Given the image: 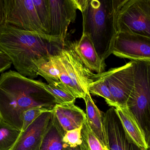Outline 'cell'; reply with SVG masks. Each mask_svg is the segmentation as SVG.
I'll list each match as a JSON object with an SVG mask.
<instances>
[{
  "mask_svg": "<svg viewBox=\"0 0 150 150\" xmlns=\"http://www.w3.org/2000/svg\"><path fill=\"white\" fill-rule=\"evenodd\" d=\"M52 111L43 113L21 132L11 150H40L43 138L52 120Z\"/></svg>",
  "mask_w": 150,
  "mask_h": 150,
  "instance_id": "7c38bea8",
  "label": "cell"
},
{
  "mask_svg": "<svg viewBox=\"0 0 150 150\" xmlns=\"http://www.w3.org/2000/svg\"><path fill=\"white\" fill-rule=\"evenodd\" d=\"M83 100L86 106V120L91 130L103 147L109 150L103 114L93 102L90 93L86 94Z\"/></svg>",
  "mask_w": 150,
  "mask_h": 150,
  "instance_id": "9a60e30c",
  "label": "cell"
},
{
  "mask_svg": "<svg viewBox=\"0 0 150 150\" xmlns=\"http://www.w3.org/2000/svg\"><path fill=\"white\" fill-rule=\"evenodd\" d=\"M115 108L123 127L131 138L140 147L148 149L144 135L127 106L116 107Z\"/></svg>",
  "mask_w": 150,
  "mask_h": 150,
  "instance_id": "2e32d148",
  "label": "cell"
},
{
  "mask_svg": "<svg viewBox=\"0 0 150 150\" xmlns=\"http://www.w3.org/2000/svg\"><path fill=\"white\" fill-rule=\"evenodd\" d=\"M90 94L100 96L105 99L107 104L111 107L115 108L117 105L112 96L110 89L104 78L98 74H94L89 86Z\"/></svg>",
  "mask_w": 150,
  "mask_h": 150,
  "instance_id": "d6986e66",
  "label": "cell"
},
{
  "mask_svg": "<svg viewBox=\"0 0 150 150\" xmlns=\"http://www.w3.org/2000/svg\"><path fill=\"white\" fill-rule=\"evenodd\" d=\"M21 132V130L0 121V150H11Z\"/></svg>",
  "mask_w": 150,
  "mask_h": 150,
  "instance_id": "ffe728a7",
  "label": "cell"
},
{
  "mask_svg": "<svg viewBox=\"0 0 150 150\" xmlns=\"http://www.w3.org/2000/svg\"></svg>",
  "mask_w": 150,
  "mask_h": 150,
  "instance_id": "f546056e",
  "label": "cell"
},
{
  "mask_svg": "<svg viewBox=\"0 0 150 150\" xmlns=\"http://www.w3.org/2000/svg\"><path fill=\"white\" fill-rule=\"evenodd\" d=\"M134 64V84L127 103L150 146V61L131 60Z\"/></svg>",
  "mask_w": 150,
  "mask_h": 150,
  "instance_id": "277c9868",
  "label": "cell"
},
{
  "mask_svg": "<svg viewBox=\"0 0 150 150\" xmlns=\"http://www.w3.org/2000/svg\"><path fill=\"white\" fill-rule=\"evenodd\" d=\"M43 87L54 98L56 105L75 103L76 99L67 90L60 81L52 84L44 82Z\"/></svg>",
  "mask_w": 150,
  "mask_h": 150,
  "instance_id": "44dd1931",
  "label": "cell"
},
{
  "mask_svg": "<svg viewBox=\"0 0 150 150\" xmlns=\"http://www.w3.org/2000/svg\"><path fill=\"white\" fill-rule=\"evenodd\" d=\"M64 148H65V150H88L87 148L86 147L85 145L83 142L82 143L81 145L77 146L76 148H72L68 146H65L64 145Z\"/></svg>",
  "mask_w": 150,
  "mask_h": 150,
  "instance_id": "83f0119b",
  "label": "cell"
},
{
  "mask_svg": "<svg viewBox=\"0 0 150 150\" xmlns=\"http://www.w3.org/2000/svg\"><path fill=\"white\" fill-rule=\"evenodd\" d=\"M148 150H150V146L149 147V149H148Z\"/></svg>",
  "mask_w": 150,
  "mask_h": 150,
  "instance_id": "f1b7e54d",
  "label": "cell"
},
{
  "mask_svg": "<svg viewBox=\"0 0 150 150\" xmlns=\"http://www.w3.org/2000/svg\"><path fill=\"white\" fill-rule=\"evenodd\" d=\"M112 54L132 60L150 61V38L138 34L118 32Z\"/></svg>",
  "mask_w": 150,
  "mask_h": 150,
  "instance_id": "30bf717a",
  "label": "cell"
},
{
  "mask_svg": "<svg viewBox=\"0 0 150 150\" xmlns=\"http://www.w3.org/2000/svg\"><path fill=\"white\" fill-rule=\"evenodd\" d=\"M81 136L82 141L88 150H108L103 147L93 133L87 123V120L82 126Z\"/></svg>",
  "mask_w": 150,
  "mask_h": 150,
  "instance_id": "7402d4cb",
  "label": "cell"
},
{
  "mask_svg": "<svg viewBox=\"0 0 150 150\" xmlns=\"http://www.w3.org/2000/svg\"><path fill=\"white\" fill-rule=\"evenodd\" d=\"M44 82L10 70L0 75V121L22 130V115L25 110L42 107L52 110L56 105Z\"/></svg>",
  "mask_w": 150,
  "mask_h": 150,
  "instance_id": "7a4b0ae2",
  "label": "cell"
},
{
  "mask_svg": "<svg viewBox=\"0 0 150 150\" xmlns=\"http://www.w3.org/2000/svg\"><path fill=\"white\" fill-rule=\"evenodd\" d=\"M52 110L42 107H33L25 111L22 114L23 126L21 131L23 132L25 130L43 113Z\"/></svg>",
  "mask_w": 150,
  "mask_h": 150,
  "instance_id": "cb8c5ba5",
  "label": "cell"
},
{
  "mask_svg": "<svg viewBox=\"0 0 150 150\" xmlns=\"http://www.w3.org/2000/svg\"><path fill=\"white\" fill-rule=\"evenodd\" d=\"M52 111L66 133L81 127L87 119L86 114L75 103L56 105Z\"/></svg>",
  "mask_w": 150,
  "mask_h": 150,
  "instance_id": "5bb4252c",
  "label": "cell"
},
{
  "mask_svg": "<svg viewBox=\"0 0 150 150\" xmlns=\"http://www.w3.org/2000/svg\"><path fill=\"white\" fill-rule=\"evenodd\" d=\"M109 150H148L137 145L124 128L114 107L103 114Z\"/></svg>",
  "mask_w": 150,
  "mask_h": 150,
  "instance_id": "8fae6325",
  "label": "cell"
},
{
  "mask_svg": "<svg viewBox=\"0 0 150 150\" xmlns=\"http://www.w3.org/2000/svg\"><path fill=\"white\" fill-rule=\"evenodd\" d=\"M11 64L12 63L9 58L0 50V73L9 69Z\"/></svg>",
  "mask_w": 150,
  "mask_h": 150,
  "instance_id": "484cf974",
  "label": "cell"
},
{
  "mask_svg": "<svg viewBox=\"0 0 150 150\" xmlns=\"http://www.w3.org/2000/svg\"><path fill=\"white\" fill-rule=\"evenodd\" d=\"M98 74L104 78L108 85L116 107L126 106L134 84L133 62L131 61L124 66Z\"/></svg>",
  "mask_w": 150,
  "mask_h": 150,
  "instance_id": "ba28073f",
  "label": "cell"
},
{
  "mask_svg": "<svg viewBox=\"0 0 150 150\" xmlns=\"http://www.w3.org/2000/svg\"><path fill=\"white\" fill-rule=\"evenodd\" d=\"M59 55L62 63L60 81L75 98L84 99L90 93L89 84L94 74L85 66L69 44L65 46Z\"/></svg>",
  "mask_w": 150,
  "mask_h": 150,
  "instance_id": "5b68a950",
  "label": "cell"
},
{
  "mask_svg": "<svg viewBox=\"0 0 150 150\" xmlns=\"http://www.w3.org/2000/svg\"><path fill=\"white\" fill-rule=\"evenodd\" d=\"M67 44L49 34L20 30L6 23L0 26V50L18 73L31 79L38 76L35 63L59 54Z\"/></svg>",
  "mask_w": 150,
  "mask_h": 150,
  "instance_id": "6da1fadb",
  "label": "cell"
},
{
  "mask_svg": "<svg viewBox=\"0 0 150 150\" xmlns=\"http://www.w3.org/2000/svg\"><path fill=\"white\" fill-rule=\"evenodd\" d=\"M59 54L40 60L34 64L38 75L44 77L48 84L55 83L60 81L62 63Z\"/></svg>",
  "mask_w": 150,
  "mask_h": 150,
  "instance_id": "e0dca14e",
  "label": "cell"
},
{
  "mask_svg": "<svg viewBox=\"0 0 150 150\" xmlns=\"http://www.w3.org/2000/svg\"><path fill=\"white\" fill-rule=\"evenodd\" d=\"M69 45L88 69L97 74L105 72V63L98 55L88 35L83 33L79 41L71 42Z\"/></svg>",
  "mask_w": 150,
  "mask_h": 150,
  "instance_id": "4fadbf2b",
  "label": "cell"
},
{
  "mask_svg": "<svg viewBox=\"0 0 150 150\" xmlns=\"http://www.w3.org/2000/svg\"><path fill=\"white\" fill-rule=\"evenodd\" d=\"M118 32L150 38V0H125L117 19Z\"/></svg>",
  "mask_w": 150,
  "mask_h": 150,
  "instance_id": "8992f818",
  "label": "cell"
},
{
  "mask_svg": "<svg viewBox=\"0 0 150 150\" xmlns=\"http://www.w3.org/2000/svg\"><path fill=\"white\" fill-rule=\"evenodd\" d=\"M66 133L53 113L51 122L42 141L40 150H65L63 138Z\"/></svg>",
  "mask_w": 150,
  "mask_h": 150,
  "instance_id": "ac0fdd59",
  "label": "cell"
},
{
  "mask_svg": "<svg viewBox=\"0 0 150 150\" xmlns=\"http://www.w3.org/2000/svg\"><path fill=\"white\" fill-rule=\"evenodd\" d=\"M82 127L66 132L63 138V142L65 146L74 148L81 145L83 141L81 136Z\"/></svg>",
  "mask_w": 150,
  "mask_h": 150,
  "instance_id": "d4e9b609",
  "label": "cell"
},
{
  "mask_svg": "<svg viewBox=\"0 0 150 150\" xmlns=\"http://www.w3.org/2000/svg\"><path fill=\"white\" fill-rule=\"evenodd\" d=\"M40 20L47 34L50 31V11L48 0H33Z\"/></svg>",
  "mask_w": 150,
  "mask_h": 150,
  "instance_id": "603a6c76",
  "label": "cell"
},
{
  "mask_svg": "<svg viewBox=\"0 0 150 150\" xmlns=\"http://www.w3.org/2000/svg\"><path fill=\"white\" fill-rule=\"evenodd\" d=\"M5 10L4 0H0V26L5 23Z\"/></svg>",
  "mask_w": 150,
  "mask_h": 150,
  "instance_id": "4316f807",
  "label": "cell"
},
{
  "mask_svg": "<svg viewBox=\"0 0 150 150\" xmlns=\"http://www.w3.org/2000/svg\"><path fill=\"white\" fill-rule=\"evenodd\" d=\"M50 11L49 35L66 42L68 28L76 20L78 6L76 0H48Z\"/></svg>",
  "mask_w": 150,
  "mask_h": 150,
  "instance_id": "9c48e42d",
  "label": "cell"
},
{
  "mask_svg": "<svg viewBox=\"0 0 150 150\" xmlns=\"http://www.w3.org/2000/svg\"><path fill=\"white\" fill-rule=\"evenodd\" d=\"M125 0H78L83 16V33L91 38L96 52L105 62L112 54L118 33V15Z\"/></svg>",
  "mask_w": 150,
  "mask_h": 150,
  "instance_id": "3957f363",
  "label": "cell"
},
{
  "mask_svg": "<svg viewBox=\"0 0 150 150\" xmlns=\"http://www.w3.org/2000/svg\"><path fill=\"white\" fill-rule=\"evenodd\" d=\"M5 23L20 30L47 34L33 0H4Z\"/></svg>",
  "mask_w": 150,
  "mask_h": 150,
  "instance_id": "52a82bcc",
  "label": "cell"
}]
</instances>
